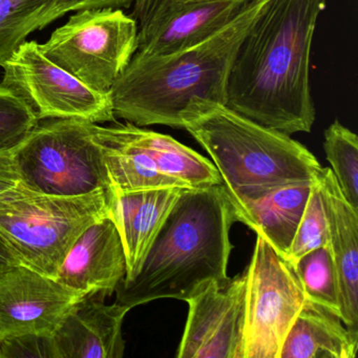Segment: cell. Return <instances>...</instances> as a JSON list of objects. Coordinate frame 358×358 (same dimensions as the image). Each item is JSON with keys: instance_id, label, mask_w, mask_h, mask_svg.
I'll use <instances>...</instances> for the list:
<instances>
[{"instance_id": "7", "label": "cell", "mask_w": 358, "mask_h": 358, "mask_svg": "<svg viewBox=\"0 0 358 358\" xmlns=\"http://www.w3.org/2000/svg\"><path fill=\"white\" fill-rule=\"evenodd\" d=\"M138 24L122 9L75 12L41 45L54 64L99 93H110L138 49Z\"/></svg>"}, {"instance_id": "19", "label": "cell", "mask_w": 358, "mask_h": 358, "mask_svg": "<svg viewBox=\"0 0 358 358\" xmlns=\"http://www.w3.org/2000/svg\"><path fill=\"white\" fill-rule=\"evenodd\" d=\"M94 139L101 148L112 192H141L158 188H184L161 173L150 157L121 131L119 123L101 127L94 123Z\"/></svg>"}, {"instance_id": "15", "label": "cell", "mask_w": 358, "mask_h": 358, "mask_svg": "<svg viewBox=\"0 0 358 358\" xmlns=\"http://www.w3.org/2000/svg\"><path fill=\"white\" fill-rule=\"evenodd\" d=\"M247 0H203L169 12L138 33L136 53L161 56L206 41L229 24Z\"/></svg>"}, {"instance_id": "1", "label": "cell", "mask_w": 358, "mask_h": 358, "mask_svg": "<svg viewBox=\"0 0 358 358\" xmlns=\"http://www.w3.org/2000/svg\"><path fill=\"white\" fill-rule=\"evenodd\" d=\"M326 8L327 0H267L234 58L226 106L287 135L310 133V57Z\"/></svg>"}, {"instance_id": "20", "label": "cell", "mask_w": 358, "mask_h": 358, "mask_svg": "<svg viewBox=\"0 0 358 358\" xmlns=\"http://www.w3.org/2000/svg\"><path fill=\"white\" fill-rule=\"evenodd\" d=\"M122 133L141 148L159 171L184 188H203L222 184L215 164L169 135L127 122L119 123Z\"/></svg>"}, {"instance_id": "5", "label": "cell", "mask_w": 358, "mask_h": 358, "mask_svg": "<svg viewBox=\"0 0 358 358\" xmlns=\"http://www.w3.org/2000/svg\"><path fill=\"white\" fill-rule=\"evenodd\" d=\"M110 215V194L52 196L17 182L0 192V243L20 265L57 278L79 236Z\"/></svg>"}, {"instance_id": "27", "label": "cell", "mask_w": 358, "mask_h": 358, "mask_svg": "<svg viewBox=\"0 0 358 358\" xmlns=\"http://www.w3.org/2000/svg\"><path fill=\"white\" fill-rule=\"evenodd\" d=\"M135 0H53L49 11L43 16L41 29L43 30L52 22L64 17L71 12L89 9H127L131 7Z\"/></svg>"}, {"instance_id": "28", "label": "cell", "mask_w": 358, "mask_h": 358, "mask_svg": "<svg viewBox=\"0 0 358 358\" xmlns=\"http://www.w3.org/2000/svg\"><path fill=\"white\" fill-rule=\"evenodd\" d=\"M198 1L203 0H135L131 17L137 22L140 32L169 12Z\"/></svg>"}, {"instance_id": "12", "label": "cell", "mask_w": 358, "mask_h": 358, "mask_svg": "<svg viewBox=\"0 0 358 358\" xmlns=\"http://www.w3.org/2000/svg\"><path fill=\"white\" fill-rule=\"evenodd\" d=\"M127 274L120 234L110 215L92 224L75 242L56 280L83 295L110 296Z\"/></svg>"}, {"instance_id": "24", "label": "cell", "mask_w": 358, "mask_h": 358, "mask_svg": "<svg viewBox=\"0 0 358 358\" xmlns=\"http://www.w3.org/2000/svg\"><path fill=\"white\" fill-rule=\"evenodd\" d=\"M39 121L26 100L0 85V152L15 150Z\"/></svg>"}, {"instance_id": "9", "label": "cell", "mask_w": 358, "mask_h": 358, "mask_svg": "<svg viewBox=\"0 0 358 358\" xmlns=\"http://www.w3.org/2000/svg\"><path fill=\"white\" fill-rule=\"evenodd\" d=\"M0 85L26 100L39 120L116 122L110 93H99L54 64L37 41H24L3 64Z\"/></svg>"}, {"instance_id": "13", "label": "cell", "mask_w": 358, "mask_h": 358, "mask_svg": "<svg viewBox=\"0 0 358 358\" xmlns=\"http://www.w3.org/2000/svg\"><path fill=\"white\" fill-rule=\"evenodd\" d=\"M103 299L85 295L71 308L52 336L55 358L123 357V320L131 309Z\"/></svg>"}, {"instance_id": "25", "label": "cell", "mask_w": 358, "mask_h": 358, "mask_svg": "<svg viewBox=\"0 0 358 358\" xmlns=\"http://www.w3.org/2000/svg\"><path fill=\"white\" fill-rule=\"evenodd\" d=\"M328 243V219L316 179L312 185L305 211L299 222L292 245L285 259L289 263H293L306 253L320 247L327 246Z\"/></svg>"}, {"instance_id": "3", "label": "cell", "mask_w": 358, "mask_h": 358, "mask_svg": "<svg viewBox=\"0 0 358 358\" xmlns=\"http://www.w3.org/2000/svg\"><path fill=\"white\" fill-rule=\"evenodd\" d=\"M238 222L222 184L184 189L152 242L141 269L116 288L117 301L137 307L162 299L187 301L196 291L227 278Z\"/></svg>"}, {"instance_id": "10", "label": "cell", "mask_w": 358, "mask_h": 358, "mask_svg": "<svg viewBox=\"0 0 358 358\" xmlns=\"http://www.w3.org/2000/svg\"><path fill=\"white\" fill-rule=\"evenodd\" d=\"M246 273L213 280L186 301L178 358H243Z\"/></svg>"}, {"instance_id": "2", "label": "cell", "mask_w": 358, "mask_h": 358, "mask_svg": "<svg viewBox=\"0 0 358 358\" xmlns=\"http://www.w3.org/2000/svg\"><path fill=\"white\" fill-rule=\"evenodd\" d=\"M267 0H247L238 15L206 41L161 56L135 53L110 90L116 118L137 127L183 129L192 98L227 103L228 80L243 39Z\"/></svg>"}, {"instance_id": "17", "label": "cell", "mask_w": 358, "mask_h": 358, "mask_svg": "<svg viewBox=\"0 0 358 358\" xmlns=\"http://www.w3.org/2000/svg\"><path fill=\"white\" fill-rule=\"evenodd\" d=\"M358 335L341 318L306 301L282 343L280 358H355Z\"/></svg>"}, {"instance_id": "6", "label": "cell", "mask_w": 358, "mask_h": 358, "mask_svg": "<svg viewBox=\"0 0 358 358\" xmlns=\"http://www.w3.org/2000/svg\"><path fill=\"white\" fill-rule=\"evenodd\" d=\"M94 123L80 119H45L13 150L18 182L52 196H77L103 189L110 178Z\"/></svg>"}, {"instance_id": "4", "label": "cell", "mask_w": 358, "mask_h": 358, "mask_svg": "<svg viewBox=\"0 0 358 358\" xmlns=\"http://www.w3.org/2000/svg\"><path fill=\"white\" fill-rule=\"evenodd\" d=\"M181 120L213 159L236 210L278 188L313 183L322 171L316 157L290 135L226 104L192 98Z\"/></svg>"}, {"instance_id": "14", "label": "cell", "mask_w": 358, "mask_h": 358, "mask_svg": "<svg viewBox=\"0 0 358 358\" xmlns=\"http://www.w3.org/2000/svg\"><path fill=\"white\" fill-rule=\"evenodd\" d=\"M317 183L328 219L341 318L358 335V210L345 200L331 169H322Z\"/></svg>"}, {"instance_id": "16", "label": "cell", "mask_w": 358, "mask_h": 358, "mask_svg": "<svg viewBox=\"0 0 358 358\" xmlns=\"http://www.w3.org/2000/svg\"><path fill=\"white\" fill-rule=\"evenodd\" d=\"M183 188H158L110 194V217L124 249L127 274L131 280L141 269L146 255Z\"/></svg>"}, {"instance_id": "11", "label": "cell", "mask_w": 358, "mask_h": 358, "mask_svg": "<svg viewBox=\"0 0 358 358\" xmlns=\"http://www.w3.org/2000/svg\"><path fill=\"white\" fill-rule=\"evenodd\" d=\"M74 289L27 266L0 270V338L53 336L71 308L83 299Z\"/></svg>"}, {"instance_id": "26", "label": "cell", "mask_w": 358, "mask_h": 358, "mask_svg": "<svg viewBox=\"0 0 358 358\" xmlns=\"http://www.w3.org/2000/svg\"><path fill=\"white\" fill-rule=\"evenodd\" d=\"M55 358L53 338L24 334L0 338V358Z\"/></svg>"}, {"instance_id": "29", "label": "cell", "mask_w": 358, "mask_h": 358, "mask_svg": "<svg viewBox=\"0 0 358 358\" xmlns=\"http://www.w3.org/2000/svg\"><path fill=\"white\" fill-rule=\"evenodd\" d=\"M13 150L0 152V192L13 187L18 182Z\"/></svg>"}, {"instance_id": "8", "label": "cell", "mask_w": 358, "mask_h": 358, "mask_svg": "<svg viewBox=\"0 0 358 358\" xmlns=\"http://www.w3.org/2000/svg\"><path fill=\"white\" fill-rule=\"evenodd\" d=\"M245 273L243 358H280L305 293L292 266L259 234Z\"/></svg>"}, {"instance_id": "18", "label": "cell", "mask_w": 358, "mask_h": 358, "mask_svg": "<svg viewBox=\"0 0 358 358\" xmlns=\"http://www.w3.org/2000/svg\"><path fill=\"white\" fill-rule=\"evenodd\" d=\"M313 183L285 186L248 203L236 209L238 222L251 228L286 259Z\"/></svg>"}, {"instance_id": "22", "label": "cell", "mask_w": 358, "mask_h": 358, "mask_svg": "<svg viewBox=\"0 0 358 358\" xmlns=\"http://www.w3.org/2000/svg\"><path fill=\"white\" fill-rule=\"evenodd\" d=\"M289 264L292 266L306 299L341 317L336 275L328 245L314 249Z\"/></svg>"}, {"instance_id": "21", "label": "cell", "mask_w": 358, "mask_h": 358, "mask_svg": "<svg viewBox=\"0 0 358 358\" xmlns=\"http://www.w3.org/2000/svg\"><path fill=\"white\" fill-rule=\"evenodd\" d=\"M53 0H0V66L35 31Z\"/></svg>"}, {"instance_id": "30", "label": "cell", "mask_w": 358, "mask_h": 358, "mask_svg": "<svg viewBox=\"0 0 358 358\" xmlns=\"http://www.w3.org/2000/svg\"><path fill=\"white\" fill-rule=\"evenodd\" d=\"M13 264L18 263L10 255L6 247L0 243V270H3V268L8 267V266L13 265Z\"/></svg>"}, {"instance_id": "23", "label": "cell", "mask_w": 358, "mask_h": 358, "mask_svg": "<svg viewBox=\"0 0 358 358\" xmlns=\"http://www.w3.org/2000/svg\"><path fill=\"white\" fill-rule=\"evenodd\" d=\"M324 150L345 200L358 210V137L338 120L324 131Z\"/></svg>"}]
</instances>
